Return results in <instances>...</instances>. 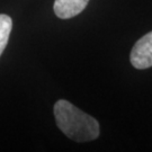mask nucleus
<instances>
[{"instance_id": "3", "label": "nucleus", "mask_w": 152, "mask_h": 152, "mask_svg": "<svg viewBox=\"0 0 152 152\" xmlns=\"http://www.w3.org/2000/svg\"><path fill=\"white\" fill-rule=\"evenodd\" d=\"M89 0H55L54 12L61 19H69L79 15L87 7Z\"/></svg>"}, {"instance_id": "4", "label": "nucleus", "mask_w": 152, "mask_h": 152, "mask_svg": "<svg viewBox=\"0 0 152 152\" xmlns=\"http://www.w3.org/2000/svg\"><path fill=\"white\" fill-rule=\"evenodd\" d=\"M11 28H12V20L10 16L0 14V55L2 54L8 44Z\"/></svg>"}, {"instance_id": "1", "label": "nucleus", "mask_w": 152, "mask_h": 152, "mask_svg": "<svg viewBox=\"0 0 152 152\" xmlns=\"http://www.w3.org/2000/svg\"><path fill=\"white\" fill-rule=\"evenodd\" d=\"M54 117L59 129L73 141H92L99 135L97 121L65 99L54 104Z\"/></svg>"}, {"instance_id": "2", "label": "nucleus", "mask_w": 152, "mask_h": 152, "mask_svg": "<svg viewBox=\"0 0 152 152\" xmlns=\"http://www.w3.org/2000/svg\"><path fill=\"white\" fill-rule=\"evenodd\" d=\"M130 60L136 69H148L152 66V31L141 37L131 51Z\"/></svg>"}]
</instances>
